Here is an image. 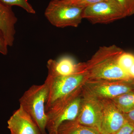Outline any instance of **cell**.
Segmentation results:
<instances>
[{
	"label": "cell",
	"instance_id": "obj_1",
	"mask_svg": "<svg viewBox=\"0 0 134 134\" xmlns=\"http://www.w3.org/2000/svg\"><path fill=\"white\" fill-rule=\"evenodd\" d=\"M124 52L115 45L99 47L91 58L85 62L88 79H134L119 65V58Z\"/></svg>",
	"mask_w": 134,
	"mask_h": 134
},
{
	"label": "cell",
	"instance_id": "obj_2",
	"mask_svg": "<svg viewBox=\"0 0 134 134\" xmlns=\"http://www.w3.org/2000/svg\"><path fill=\"white\" fill-rule=\"evenodd\" d=\"M82 86L70 95L56 101L46 111V130L57 132L63 122L75 120L79 115L82 99Z\"/></svg>",
	"mask_w": 134,
	"mask_h": 134
},
{
	"label": "cell",
	"instance_id": "obj_3",
	"mask_svg": "<svg viewBox=\"0 0 134 134\" xmlns=\"http://www.w3.org/2000/svg\"><path fill=\"white\" fill-rule=\"evenodd\" d=\"M49 88L45 81L40 85H33L19 99L20 107L28 114L36 122L42 134L46 132L47 116L46 110Z\"/></svg>",
	"mask_w": 134,
	"mask_h": 134
},
{
	"label": "cell",
	"instance_id": "obj_4",
	"mask_svg": "<svg viewBox=\"0 0 134 134\" xmlns=\"http://www.w3.org/2000/svg\"><path fill=\"white\" fill-rule=\"evenodd\" d=\"M84 9L63 0H51L46 8L44 15L55 27H77L83 19Z\"/></svg>",
	"mask_w": 134,
	"mask_h": 134
},
{
	"label": "cell",
	"instance_id": "obj_5",
	"mask_svg": "<svg viewBox=\"0 0 134 134\" xmlns=\"http://www.w3.org/2000/svg\"><path fill=\"white\" fill-rule=\"evenodd\" d=\"M88 79L85 70L68 76H51L48 75L45 80L49 88L46 103V112L54 103L82 87Z\"/></svg>",
	"mask_w": 134,
	"mask_h": 134
},
{
	"label": "cell",
	"instance_id": "obj_6",
	"mask_svg": "<svg viewBox=\"0 0 134 134\" xmlns=\"http://www.w3.org/2000/svg\"><path fill=\"white\" fill-rule=\"evenodd\" d=\"M82 89L100 99H111L134 91V79H88L84 83Z\"/></svg>",
	"mask_w": 134,
	"mask_h": 134
},
{
	"label": "cell",
	"instance_id": "obj_7",
	"mask_svg": "<svg viewBox=\"0 0 134 134\" xmlns=\"http://www.w3.org/2000/svg\"><path fill=\"white\" fill-rule=\"evenodd\" d=\"M127 17L126 13L115 0L106 1L84 8L83 18L93 24H108Z\"/></svg>",
	"mask_w": 134,
	"mask_h": 134
},
{
	"label": "cell",
	"instance_id": "obj_8",
	"mask_svg": "<svg viewBox=\"0 0 134 134\" xmlns=\"http://www.w3.org/2000/svg\"><path fill=\"white\" fill-rule=\"evenodd\" d=\"M103 112L100 99L83 90L82 87L81 104L77 121L82 125L96 128L100 131Z\"/></svg>",
	"mask_w": 134,
	"mask_h": 134
},
{
	"label": "cell",
	"instance_id": "obj_9",
	"mask_svg": "<svg viewBox=\"0 0 134 134\" xmlns=\"http://www.w3.org/2000/svg\"><path fill=\"white\" fill-rule=\"evenodd\" d=\"M100 99L103 108L100 133L102 134H114L127 122L125 115L111 99Z\"/></svg>",
	"mask_w": 134,
	"mask_h": 134
},
{
	"label": "cell",
	"instance_id": "obj_10",
	"mask_svg": "<svg viewBox=\"0 0 134 134\" xmlns=\"http://www.w3.org/2000/svg\"><path fill=\"white\" fill-rule=\"evenodd\" d=\"M8 125L10 134H42L32 118L20 107L8 120Z\"/></svg>",
	"mask_w": 134,
	"mask_h": 134
},
{
	"label": "cell",
	"instance_id": "obj_11",
	"mask_svg": "<svg viewBox=\"0 0 134 134\" xmlns=\"http://www.w3.org/2000/svg\"><path fill=\"white\" fill-rule=\"evenodd\" d=\"M48 75L68 76L85 70V62L76 63L69 56H64L59 59H50L47 62Z\"/></svg>",
	"mask_w": 134,
	"mask_h": 134
},
{
	"label": "cell",
	"instance_id": "obj_12",
	"mask_svg": "<svg viewBox=\"0 0 134 134\" xmlns=\"http://www.w3.org/2000/svg\"><path fill=\"white\" fill-rule=\"evenodd\" d=\"M17 21L12 7L5 5L0 1V32L8 47L14 44L16 33L15 26Z\"/></svg>",
	"mask_w": 134,
	"mask_h": 134
},
{
	"label": "cell",
	"instance_id": "obj_13",
	"mask_svg": "<svg viewBox=\"0 0 134 134\" xmlns=\"http://www.w3.org/2000/svg\"><path fill=\"white\" fill-rule=\"evenodd\" d=\"M57 132L59 134H102L97 129L82 125L76 120L63 122Z\"/></svg>",
	"mask_w": 134,
	"mask_h": 134
},
{
	"label": "cell",
	"instance_id": "obj_14",
	"mask_svg": "<svg viewBox=\"0 0 134 134\" xmlns=\"http://www.w3.org/2000/svg\"><path fill=\"white\" fill-rule=\"evenodd\" d=\"M111 99L123 114L134 109V91L124 93Z\"/></svg>",
	"mask_w": 134,
	"mask_h": 134
},
{
	"label": "cell",
	"instance_id": "obj_15",
	"mask_svg": "<svg viewBox=\"0 0 134 134\" xmlns=\"http://www.w3.org/2000/svg\"><path fill=\"white\" fill-rule=\"evenodd\" d=\"M5 5L12 7L13 6H18L24 9L28 13L35 14L36 11L27 0H0Z\"/></svg>",
	"mask_w": 134,
	"mask_h": 134
},
{
	"label": "cell",
	"instance_id": "obj_16",
	"mask_svg": "<svg viewBox=\"0 0 134 134\" xmlns=\"http://www.w3.org/2000/svg\"><path fill=\"white\" fill-rule=\"evenodd\" d=\"M119 63L120 66L128 73L129 70L134 63V55L123 52L119 58Z\"/></svg>",
	"mask_w": 134,
	"mask_h": 134
},
{
	"label": "cell",
	"instance_id": "obj_17",
	"mask_svg": "<svg viewBox=\"0 0 134 134\" xmlns=\"http://www.w3.org/2000/svg\"><path fill=\"white\" fill-rule=\"evenodd\" d=\"M122 8L127 16L134 14V0H115Z\"/></svg>",
	"mask_w": 134,
	"mask_h": 134
},
{
	"label": "cell",
	"instance_id": "obj_18",
	"mask_svg": "<svg viewBox=\"0 0 134 134\" xmlns=\"http://www.w3.org/2000/svg\"><path fill=\"white\" fill-rule=\"evenodd\" d=\"M107 0H72L70 3L81 7L85 8L90 5Z\"/></svg>",
	"mask_w": 134,
	"mask_h": 134
},
{
	"label": "cell",
	"instance_id": "obj_19",
	"mask_svg": "<svg viewBox=\"0 0 134 134\" xmlns=\"http://www.w3.org/2000/svg\"><path fill=\"white\" fill-rule=\"evenodd\" d=\"M134 129V126L127 122L119 130L113 134H130Z\"/></svg>",
	"mask_w": 134,
	"mask_h": 134
},
{
	"label": "cell",
	"instance_id": "obj_20",
	"mask_svg": "<svg viewBox=\"0 0 134 134\" xmlns=\"http://www.w3.org/2000/svg\"><path fill=\"white\" fill-rule=\"evenodd\" d=\"M8 46L4 37L0 32V53L3 55H7L8 53Z\"/></svg>",
	"mask_w": 134,
	"mask_h": 134
},
{
	"label": "cell",
	"instance_id": "obj_21",
	"mask_svg": "<svg viewBox=\"0 0 134 134\" xmlns=\"http://www.w3.org/2000/svg\"><path fill=\"white\" fill-rule=\"evenodd\" d=\"M124 114L127 122H129L134 126V109L129 112Z\"/></svg>",
	"mask_w": 134,
	"mask_h": 134
},
{
	"label": "cell",
	"instance_id": "obj_22",
	"mask_svg": "<svg viewBox=\"0 0 134 134\" xmlns=\"http://www.w3.org/2000/svg\"><path fill=\"white\" fill-rule=\"evenodd\" d=\"M128 73L130 76L134 78V63L129 70Z\"/></svg>",
	"mask_w": 134,
	"mask_h": 134
},
{
	"label": "cell",
	"instance_id": "obj_23",
	"mask_svg": "<svg viewBox=\"0 0 134 134\" xmlns=\"http://www.w3.org/2000/svg\"><path fill=\"white\" fill-rule=\"evenodd\" d=\"M48 134H59L57 132H53L52 133H48Z\"/></svg>",
	"mask_w": 134,
	"mask_h": 134
},
{
	"label": "cell",
	"instance_id": "obj_24",
	"mask_svg": "<svg viewBox=\"0 0 134 134\" xmlns=\"http://www.w3.org/2000/svg\"><path fill=\"white\" fill-rule=\"evenodd\" d=\"M63 1H65V2H69L71 1L72 0H63Z\"/></svg>",
	"mask_w": 134,
	"mask_h": 134
},
{
	"label": "cell",
	"instance_id": "obj_25",
	"mask_svg": "<svg viewBox=\"0 0 134 134\" xmlns=\"http://www.w3.org/2000/svg\"><path fill=\"white\" fill-rule=\"evenodd\" d=\"M130 134H134V129L133 130V131H132V132H131V133Z\"/></svg>",
	"mask_w": 134,
	"mask_h": 134
},
{
	"label": "cell",
	"instance_id": "obj_26",
	"mask_svg": "<svg viewBox=\"0 0 134 134\" xmlns=\"http://www.w3.org/2000/svg\"></svg>",
	"mask_w": 134,
	"mask_h": 134
}]
</instances>
